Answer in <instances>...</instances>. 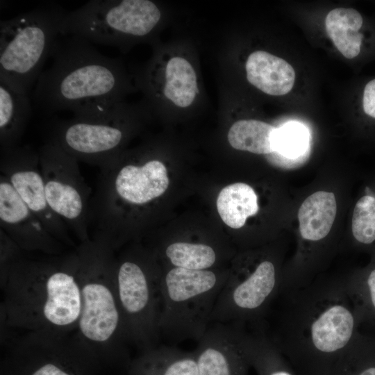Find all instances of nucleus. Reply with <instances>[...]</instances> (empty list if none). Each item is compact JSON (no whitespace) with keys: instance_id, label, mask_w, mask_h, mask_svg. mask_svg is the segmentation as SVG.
I'll list each match as a JSON object with an SVG mask.
<instances>
[{"instance_id":"nucleus-1","label":"nucleus","mask_w":375,"mask_h":375,"mask_svg":"<svg viewBox=\"0 0 375 375\" xmlns=\"http://www.w3.org/2000/svg\"><path fill=\"white\" fill-rule=\"evenodd\" d=\"M268 333L309 375H333L357 337L358 316L344 284H308L280 292Z\"/></svg>"},{"instance_id":"nucleus-2","label":"nucleus","mask_w":375,"mask_h":375,"mask_svg":"<svg viewBox=\"0 0 375 375\" xmlns=\"http://www.w3.org/2000/svg\"><path fill=\"white\" fill-rule=\"evenodd\" d=\"M32 255L24 252L0 276L1 328L22 333L76 331L81 308L76 248Z\"/></svg>"},{"instance_id":"nucleus-3","label":"nucleus","mask_w":375,"mask_h":375,"mask_svg":"<svg viewBox=\"0 0 375 375\" xmlns=\"http://www.w3.org/2000/svg\"><path fill=\"white\" fill-rule=\"evenodd\" d=\"M51 57V66L42 72L33 92L44 111L70 110L74 117H95L119 104L126 83L117 60L74 35L58 40Z\"/></svg>"},{"instance_id":"nucleus-4","label":"nucleus","mask_w":375,"mask_h":375,"mask_svg":"<svg viewBox=\"0 0 375 375\" xmlns=\"http://www.w3.org/2000/svg\"><path fill=\"white\" fill-rule=\"evenodd\" d=\"M81 308L76 333L99 360L126 362L128 347L115 283V251L91 237L76 247Z\"/></svg>"},{"instance_id":"nucleus-5","label":"nucleus","mask_w":375,"mask_h":375,"mask_svg":"<svg viewBox=\"0 0 375 375\" xmlns=\"http://www.w3.org/2000/svg\"><path fill=\"white\" fill-rule=\"evenodd\" d=\"M67 12L46 5L0 22V78L26 94L61 35Z\"/></svg>"},{"instance_id":"nucleus-6","label":"nucleus","mask_w":375,"mask_h":375,"mask_svg":"<svg viewBox=\"0 0 375 375\" xmlns=\"http://www.w3.org/2000/svg\"><path fill=\"white\" fill-rule=\"evenodd\" d=\"M228 276L214 269L172 267L162 273L161 338L175 343L200 340Z\"/></svg>"},{"instance_id":"nucleus-7","label":"nucleus","mask_w":375,"mask_h":375,"mask_svg":"<svg viewBox=\"0 0 375 375\" xmlns=\"http://www.w3.org/2000/svg\"><path fill=\"white\" fill-rule=\"evenodd\" d=\"M162 272L148 253L116 257L115 283L130 346L143 351L159 344Z\"/></svg>"},{"instance_id":"nucleus-8","label":"nucleus","mask_w":375,"mask_h":375,"mask_svg":"<svg viewBox=\"0 0 375 375\" xmlns=\"http://www.w3.org/2000/svg\"><path fill=\"white\" fill-rule=\"evenodd\" d=\"M161 19L158 6L149 0H94L67 12L61 35H74L102 44H120L127 38L149 35Z\"/></svg>"},{"instance_id":"nucleus-9","label":"nucleus","mask_w":375,"mask_h":375,"mask_svg":"<svg viewBox=\"0 0 375 375\" xmlns=\"http://www.w3.org/2000/svg\"><path fill=\"white\" fill-rule=\"evenodd\" d=\"M46 197L53 212L79 240H90V188L83 178L78 160L51 139L39 149Z\"/></svg>"},{"instance_id":"nucleus-10","label":"nucleus","mask_w":375,"mask_h":375,"mask_svg":"<svg viewBox=\"0 0 375 375\" xmlns=\"http://www.w3.org/2000/svg\"><path fill=\"white\" fill-rule=\"evenodd\" d=\"M126 114L119 103L99 117L61 120L49 139L78 161L100 169L121 153L127 138Z\"/></svg>"},{"instance_id":"nucleus-11","label":"nucleus","mask_w":375,"mask_h":375,"mask_svg":"<svg viewBox=\"0 0 375 375\" xmlns=\"http://www.w3.org/2000/svg\"><path fill=\"white\" fill-rule=\"evenodd\" d=\"M0 153L1 174L49 232L67 247L75 249L77 246L69 233V228L48 203L38 151L26 145Z\"/></svg>"},{"instance_id":"nucleus-12","label":"nucleus","mask_w":375,"mask_h":375,"mask_svg":"<svg viewBox=\"0 0 375 375\" xmlns=\"http://www.w3.org/2000/svg\"><path fill=\"white\" fill-rule=\"evenodd\" d=\"M0 228L25 252L46 255L66 252L67 246L49 232L2 174L0 175Z\"/></svg>"},{"instance_id":"nucleus-13","label":"nucleus","mask_w":375,"mask_h":375,"mask_svg":"<svg viewBox=\"0 0 375 375\" xmlns=\"http://www.w3.org/2000/svg\"><path fill=\"white\" fill-rule=\"evenodd\" d=\"M199 375H247L231 324L211 323L194 350Z\"/></svg>"},{"instance_id":"nucleus-14","label":"nucleus","mask_w":375,"mask_h":375,"mask_svg":"<svg viewBox=\"0 0 375 375\" xmlns=\"http://www.w3.org/2000/svg\"><path fill=\"white\" fill-rule=\"evenodd\" d=\"M128 365L131 375H199L194 351L169 345L140 351Z\"/></svg>"},{"instance_id":"nucleus-15","label":"nucleus","mask_w":375,"mask_h":375,"mask_svg":"<svg viewBox=\"0 0 375 375\" xmlns=\"http://www.w3.org/2000/svg\"><path fill=\"white\" fill-rule=\"evenodd\" d=\"M245 67L248 81L267 94L284 95L294 85L293 67L283 58L267 51H256L251 53Z\"/></svg>"},{"instance_id":"nucleus-16","label":"nucleus","mask_w":375,"mask_h":375,"mask_svg":"<svg viewBox=\"0 0 375 375\" xmlns=\"http://www.w3.org/2000/svg\"><path fill=\"white\" fill-rule=\"evenodd\" d=\"M31 114L28 94L0 78V151L19 146Z\"/></svg>"},{"instance_id":"nucleus-17","label":"nucleus","mask_w":375,"mask_h":375,"mask_svg":"<svg viewBox=\"0 0 375 375\" xmlns=\"http://www.w3.org/2000/svg\"><path fill=\"white\" fill-rule=\"evenodd\" d=\"M337 212L333 192L318 191L306 198L298 212L301 238L310 242L325 238L332 228Z\"/></svg>"},{"instance_id":"nucleus-18","label":"nucleus","mask_w":375,"mask_h":375,"mask_svg":"<svg viewBox=\"0 0 375 375\" xmlns=\"http://www.w3.org/2000/svg\"><path fill=\"white\" fill-rule=\"evenodd\" d=\"M363 24L359 12L353 8H338L326 17V30L338 51L347 58H356L360 52Z\"/></svg>"},{"instance_id":"nucleus-19","label":"nucleus","mask_w":375,"mask_h":375,"mask_svg":"<svg viewBox=\"0 0 375 375\" xmlns=\"http://www.w3.org/2000/svg\"><path fill=\"white\" fill-rule=\"evenodd\" d=\"M274 146V151L266 155L271 164L281 167L301 165L310 154L309 132L299 123L285 124L276 128Z\"/></svg>"},{"instance_id":"nucleus-20","label":"nucleus","mask_w":375,"mask_h":375,"mask_svg":"<svg viewBox=\"0 0 375 375\" xmlns=\"http://www.w3.org/2000/svg\"><path fill=\"white\" fill-rule=\"evenodd\" d=\"M217 208L227 226L238 229L244 225L247 217L258 212V197L250 185L235 183L220 191L217 199Z\"/></svg>"},{"instance_id":"nucleus-21","label":"nucleus","mask_w":375,"mask_h":375,"mask_svg":"<svg viewBox=\"0 0 375 375\" xmlns=\"http://www.w3.org/2000/svg\"><path fill=\"white\" fill-rule=\"evenodd\" d=\"M276 131L274 126L262 121L240 120L230 128L228 140L235 149L267 155L274 151Z\"/></svg>"},{"instance_id":"nucleus-22","label":"nucleus","mask_w":375,"mask_h":375,"mask_svg":"<svg viewBox=\"0 0 375 375\" xmlns=\"http://www.w3.org/2000/svg\"><path fill=\"white\" fill-rule=\"evenodd\" d=\"M198 92L197 75L191 64L181 57L170 59L165 67V97L177 106L185 108L192 104Z\"/></svg>"},{"instance_id":"nucleus-23","label":"nucleus","mask_w":375,"mask_h":375,"mask_svg":"<svg viewBox=\"0 0 375 375\" xmlns=\"http://www.w3.org/2000/svg\"><path fill=\"white\" fill-rule=\"evenodd\" d=\"M163 254L172 267L194 270L212 269L218 260L215 248L203 242H174L164 248Z\"/></svg>"},{"instance_id":"nucleus-24","label":"nucleus","mask_w":375,"mask_h":375,"mask_svg":"<svg viewBox=\"0 0 375 375\" xmlns=\"http://www.w3.org/2000/svg\"><path fill=\"white\" fill-rule=\"evenodd\" d=\"M356 203L351 219V233L361 245L375 244V190L367 185Z\"/></svg>"},{"instance_id":"nucleus-25","label":"nucleus","mask_w":375,"mask_h":375,"mask_svg":"<svg viewBox=\"0 0 375 375\" xmlns=\"http://www.w3.org/2000/svg\"><path fill=\"white\" fill-rule=\"evenodd\" d=\"M346 288L352 301L363 299L366 306L375 313V266L367 271L362 281L353 280Z\"/></svg>"},{"instance_id":"nucleus-26","label":"nucleus","mask_w":375,"mask_h":375,"mask_svg":"<svg viewBox=\"0 0 375 375\" xmlns=\"http://www.w3.org/2000/svg\"><path fill=\"white\" fill-rule=\"evenodd\" d=\"M2 229L0 228V276L24 253Z\"/></svg>"},{"instance_id":"nucleus-27","label":"nucleus","mask_w":375,"mask_h":375,"mask_svg":"<svg viewBox=\"0 0 375 375\" xmlns=\"http://www.w3.org/2000/svg\"><path fill=\"white\" fill-rule=\"evenodd\" d=\"M362 108L367 116L375 119V78L368 82L364 88Z\"/></svg>"},{"instance_id":"nucleus-28","label":"nucleus","mask_w":375,"mask_h":375,"mask_svg":"<svg viewBox=\"0 0 375 375\" xmlns=\"http://www.w3.org/2000/svg\"><path fill=\"white\" fill-rule=\"evenodd\" d=\"M358 375H375V366H369L364 369Z\"/></svg>"}]
</instances>
